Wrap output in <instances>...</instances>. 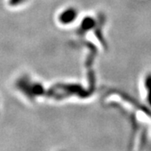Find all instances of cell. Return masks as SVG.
<instances>
[{
  "label": "cell",
  "instance_id": "obj_1",
  "mask_svg": "<svg viewBox=\"0 0 151 151\" xmlns=\"http://www.w3.org/2000/svg\"><path fill=\"white\" fill-rule=\"evenodd\" d=\"M76 12L73 9H69L68 11H66L65 13H63L61 15V19L63 22H70L71 20H73V19L75 18Z\"/></svg>",
  "mask_w": 151,
  "mask_h": 151
},
{
  "label": "cell",
  "instance_id": "obj_2",
  "mask_svg": "<svg viewBox=\"0 0 151 151\" xmlns=\"http://www.w3.org/2000/svg\"><path fill=\"white\" fill-rule=\"evenodd\" d=\"M146 84H147V87L150 91V94H149V100L150 103H151V76H149L147 81H146Z\"/></svg>",
  "mask_w": 151,
  "mask_h": 151
}]
</instances>
